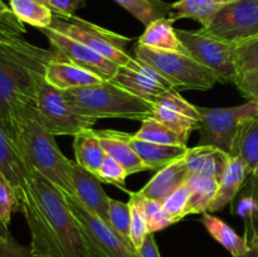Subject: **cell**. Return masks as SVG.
Listing matches in <instances>:
<instances>
[{
	"label": "cell",
	"mask_w": 258,
	"mask_h": 257,
	"mask_svg": "<svg viewBox=\"0 0 258 257\" xmlns=\"http://www.w3.org/2000/svg\"><path fill=\"white\" fill-rule=\"evenodd\" d=\"M59 53L25 42L0 43V127L15 141L35 112V95L45 67Z\"/></svg>",
	"instance_id": "1"
},
{
	"label": "cell",
	"mask_w": 258,
	"mask_h": 257,
	"mask_svg": "<svg viewBox=\"0 0 258 257\" xmlns=\"http://www.w3.org/2000/svg\"><path fill=\"white\" fill-rule=\"evenodd\" d=\"M63 92L76 112L93 120L144 121L154 116L153 102L134 95L112 80Z\"/></svg>",
	"instance_id": "2"
},
{
	"label": "cell",
	"mask_w": 258,
	"mask_h": 257,
	"mask_svg": "<svg viewBox=\"0 0 258 257\" xmlns=\"http://www.w3.org/2000/svg\"><path fill=\"white\" fill-rule=\"evenodd\" d=\"M27 186L44 216L64 257H91L77 218L68 207L64 194L37 170H29Z\"/></svg>",
	"instance_id": "3"
},
{
	"label": "cell",
	"mask_w": 258,
	"mask_h": 257,
	"mask_svg": "<svg viewBox=\"0 0 258 257\" xmlns=\"http://www.w3.org/2000/svg\"><path fill=\"white\" fill-rule=\"evenodd\" d=\"M17 146L29 170H37L63 193L73 194L71 159L63 155L55 143L54 135L38 118L37 111L23 122Z\"/></svg>",
	"instance_id": "4"
},
{
	"label": "cell",
	"mask_w": 258,
	"mask_h": 257,
	"mask_svg": "<svg viewBox=\"0 0 258 257\" xmlns=\"http://www.w3.org/2000/svg\"><path fill=\"white\" fill-rule=\"evenodd\" d=\"M135 57L148 63L178 91H208L219 82L212 70L184 52H164L136 45Z\"/></svg>",
	"instance_id": "5"
},
{
	"label": "cell",
	"mask_w": 258,
	"mask_h": 257,
	"mask_svg": "<svg viewBox=\"0 0 258 257\" xmlns=\"http://www.w3.org/2000/svg\"><path fill=\"white\" fill-rule=\"evenodd\" d=\"M63 194L68 207L80 223L91 257H139L138 251L107 222L88 209L77 197L68 193Z\"/></svg>",
	"instance_id": "6"
},
{
	"label": "cell",
	"mask_w": 258,
	"mask_h": 257,
	"mask_svg": "<svg viewBox=\"0 0 258 257\" xmlns=\"http://www.w3.org/2000/svg\"><path fill=\"white\" fill-rule=\"evenodd\" d=\"M35 110L40 122L54 136H75L92 128L97 121L76 112L64 92L50 86L44 77L38 83Z\"/></svg>",
	"instance_id": "7"
},
{
	"label": "cell",
	"mask_w": 258,
	"mask_h": 257,
	"mask_svg": "<svg viewBox=\"0 0 258 257\" xmlns=\"http://www.w3.org/2000/svg\"><path fill=\"white\" fill-rule=\"evenodd\" d=\"M50 28L83 43L118 66L126 65L133 58L126 50L127 44L133 40L131 38L111 32L76 15L70 18L54 15Z\"/></svg>",
	"instance_id": "8"
},
{
	"label": "cell",
	"mask_w": 258,
	"mask_h": 257,
	"mask_svg": "<svg viewBox=\"0 0 258 257\" xmlns=\"http://www.w3.org/2000/svg\"><path fill=\"white\" fill-rule=\"evenodd\" d=\"M198 145L216 146L231 155L239 126L246 118L258 116V103L247 101L233 107H199Z\"/></svg>",
	"instance_id": "9"
},
{
	"label": "cell",
	"mask_w": 258,
	"mask_h": 257,
	"mask_svg": "<svg viewBox=\"0 0 258 257\" xmlns=\"http://www.w3.org/2000/svg\"><path fill=\"white\" fill-rule=\"evenodd\" d=\"M186 53L201 65L213 71L221 83H234L238 77L234 59L236 44L198 30L176 29Z\"/></svg>",
	"instance_id": "10"
},
{
	"label": "cell",
	"mask_w": 258,
	"mask_h": 257,
	"mask_svg": "<svg viewBox=\"0 0 258 257\" xmlns=\"http://www.w3.org/2000/svg\"><path fill=\"white\" fill-rule=\"evenodd\" d=\"M201 29L232 44L258 38V0H233Z\"/></svg>",
	"instance_id": "11"
},
{
	"label": "cell",
	"mask_w": 258,
	"mask_h": 257,
	"mask_svg": "<svg viewBox=\"0 0 258 257\" xmlns=\"http://www.w3.org/2000/svg\"><path fill=\"white\" fill-rule=\"evenodd\" d=\"M39 30L47 37L53 49L67 58L68 60L85 68V70L96 73L102 80H113L116 72H117L118 65L101 55L92 48L87 47L83 43L63 34L53 28H43Z\"/></svg>",
	"instance_id": "12"
},
{
	"label": "cell",
	"mask_w": 258,
	"mask_h": 257,
	"mask_svg": "<svg viewBox=\"0 0 258 257\" xmlns=\"http://www.w3.org/2000/svg\"><path fill=\"white\" fill-rule=\"evenodd\" d=\"M112 81L134 95L153 103H155L160 96L174 88L160 73L138 57H133L126 65L118 66Z\"/></svg>",
	"instance_id": "13"
},
{
	"label": "cell",
	"mask_w": 258,
	"mask_h": 257,
	"mask_svg": "<svg viewBox=\"0 0 258 257\" xmlns=\"http://www.w3.org/2000/svg\"><path fill=\"white\" fill-rule=\"evenodd\" d=\"M153 117L179 134L185 141L194 130H198L201 122L199 106L186 101L175 88L156 100Z\"/></svg>",
	"instance_id": "14"
},
{
	"label": "cell",
	"mask_w": 258,
	"mask_h": 257,
	"mask_svg": "<svg viewBox=\"0 0 258 257\" xmlns=\"http://www.w3.org/2000/svg\"><path fill=\"white\" fill-rule=\"evenodd\" d=\"M71 180L73 196L77 197L88 209L108 223V199L102 188V181L92 171L87 170L76 160H71Z\"/></svg>",
	"instance_id": "15"
},
{
	"label": "cell",
	"mask_w": 258,
	"mask_h": 257,
	"mask_svg": "<svg viewBox=\"0 0 258 257\" xmlns=\"http://www.w3.org/2000/svg\"><path fill=\"white\" fill-rule=\"evenodd\" d=\"M44 78L50 86L60 91L75 90L105 81L96 73L75 65L62 54L48 62Z\"/></svg>",
	"instance_id": "16"
},
{
	"label": "cell",
	"mask_w": 258,
	"mask_h": 257,
	"mask_svg": "<svg viewBox=\"0 0 258 257\" xmlns=\"http://www.w3.org/2000/svg\"><path fill=\"white\" fill-rule=\"evenodd\" d=\"M189 176L190 174L186 168L185 156H183L159 169L146 185L138 191L146 198L163 203L178 186L188 180Z\"/></svg>",
	"instance_id": "17"
},
{
	"label": "cell",
	"mask_w": 258,
	"mask_h": 257,
	"mask_svg": "<svg viewBox=\"0 0 258 257\" xmlns=\"http://www.w3.org/2000/svg\"><path fill=\"white\" fill-rule=\"evenodd\" d=\"M231 155L226 151L209 145L188 148L185 154L186 168L190 175H203L221 180Z\"/></svg>",
	"instance_id": "18"
},
{
	"label": "cell",
	"mask_w": 258,
	"mask_h": 257,
	"mask_svg": "<svg viewBox=\"0 0 258 257\" xmlns=\"http://www.w3.org/2000/svg\"><path fill=\"white\" fill-rule=\"evenodd\" d=\"M96 133L105 153L118 161L127 170L128 175L149 170L128 144L127 133L115 130H96Z\"/></svg>",
	"instance_id": "19"
},
{
	"label": "cell",
	"mask_w": 258,
	"mask_h": 257,
	"mask_svg": "<svg viewBox=\"0 0 258 257\" xmlns=\"http://www.w3.org/2000/svg\"><path fill=\"white\" fill-rule=\"evenodd\" d=\"M127 141L149 170H159L176 159L185 156L188 151L186 145H164V144L149 143V141L140 140L131 134H128Z\"/></svg>",
	"instance_id": "20"
},
{
	"label": "cell",
	"mask_w": 258,
	"mask_h": 257,
	"mask_svg": "<svg viewBox=\"0 0 258 257\" xmlns=\"http://www.w3.org/2000/svg\"><path fill=\"white\" fill-rule=\"evenodd\" d=\"M0 171L13 184L18 196L27 183L29 169L15 141L0 127Z\"/></svg>",
	"instance_id": "21"
},
{
	"label": "cell",
	"mask_w": 258,
	"mask_h": 257,
	"mask_svg": "<svg viewBox=\"0 0 258 257\" xmlns=\"http://www.w3.org/2000/svg\"><path fill=\"white\" fill-rule=\"evenodd\" d=\"M173 24L174 22L169 17L154 20L146 25L145 32L139 37L138 44L164 52L186 53Z\"/></svg>",
	"instance_id": "22"
},
{
	"label": "cell",
	"mask_w": 258,
	"mask_h": 257,
	"mask_svg": "<svg viewBox=\"0 0 258 257\" xmlns=\"http://www.w3.org/2000/svg\"><path fill=\"white\" fill-rule=\"evenodd\" d=\"M232 156L241 159L251 176L258 174V116L246 118L234 139Z\"/></svg>",
	"instance_id": "23"
},
{
	"label": "cell",
	"mask_w": 258,
	"mask_h": 257,
	"mask_svg": "<svg viewBox=\"0 0 258 257\" xmlns=\"http://www.w3.org/2000/svg\"><path fill=\"white\" fill-rule=\"evenodd\" d=\"M248 175L249 174L243 161L236 156L231 155L223 176L219 180L218 193H217L216 199L209 208V213L222 211L224 207L234 202Z\"/></svg>",
	"instance_id": "24"
},
{
	"label": "cell",
	"mask_w": 258,
	"mask_h": 257,
	"mask_svg": "<svg viewBox=\"0 0 258 257\" xmlns=\"http://www.w3.org/2000/svg\"><path fill=\"white\" fill-rule=\"evenodd\" d=\"M233 0H178L171 4L173 12L169 18L173 22L178 19H193L207 28L216 15Z\"/></svg>",
	"instance_id": "25"
},
{
	"label": "cell",
	"mask_w": 258,
	"mask_h": 257,
	"mask_svg": "<svg viewBox=\"0 0 258 257\" xmlns=\"http://www.w3.org/2000/svg\"><path fill=\"white\" fill-rule=\"evenodd\" d=\"M201 222L206 227L207 232L221 246H223L232 254V257L243 256L249 249V238L247 233L246 236H239L228 223L218 217L206 212L202 214Z\"/></svg>",
	"instance_id": "26"
},
{
	"label": "cell",
	"mask_w": 258,
	"mask_h": 257,
	"mask_svg": "<svg viewBox=\"0 0 258 257\" xmlns=\"http://www.w3.org/2000/svg\"><path fill=\"white\" fill-rule=\"evenodd\" d=\"M73 151L75 160L81 166L97 174L98 169L105 160L106 153L101 145L96 130L90 128L73 136Z\"/></svg>",
	"instance_id": "27"
},
{
	"label": "cell",
	"mask_w": 258,
	"mask_h": 257,
	"mask_svg": "<svg viewBox=\"0 0 258 257\" xmlns=\"http://www.w3.org/2000/svg\"><path fill=\"white\" fill-rule=\"evenodd\" d=\"M191 186L188 214H203L209 212L219 189V181L203 175H190L188 178Z\"/></svg>",
	"instance_id": "28"
},
{
	"label": "cell",
	"mask_w": 258,
	"mask_h": 257,
	"mask_svg": "<svg viewBox=\"0 0 258 257\" xmlns=\"http://www.w3.org/2000/svg\"><path fill=\"white\" fill-rule=\"evenodd\" d=\"M9 7L20 22L38 29L49 28L54 17L48 5L37 0H9Z\"/></svg>",
	"instance_id": "29"
},
{
	"label": "cell",
	"mask_w": 258,
	"mask_h": 257,
	"mask_svg": "<svg viewBox=\"0 0 258 257\" xmlns=\"http://www.w3.org/2000/svg\"><path fill=\"white\" fill-rule=\"evenodd\" d=\"M113 2L127 10L145 27L154 20L168 18L173 12L171 4L164 0H113Z\"/></svg>",
	"instance_id": "30"
},
{
	"label": "cell",
	"mask_w": 258,
	"mask_h": 257,
	"mask_svg": "<svg viewBox=\"0 0 258 257\" xmlns=\"http://www.w3.org/2000/svg\"><path fill=\"white\" fill-rule=\"evenodd\" d=\"M134 135L138 139L149 143L164 144V145H186V141L179 134L166 127L154 117L141 121V126Z\"/></svg>",
	"instance_id": "31"
},
{
	"label": "cell",
	"mask_w": 258,
	"mask_h": 257,
	"mask_svg": "<svg viewBox=\"0 0 258 257\" xmlns=\"http://www.w3.org/2000/svg\"><path fill=\"white\" fill-rule=\"evenodd\" d=\"M128 204H130L131 221H130V242L134 248L139 251L143 246L144 241L148 237L149 232L148 221H146L145 212L141 206V199L139 191H127Z\"/></svg>",
	"instance_id": "32"
},
{
	"label": "cell",
	"mask_w": 258,
	"mask_h": 257,
	"mask_svg": "<svg viewBox=\"0 0 258 257\" xmlns=\"http://www.w3.org/2000/svg\"><path fill=\"white\" fill-rule=\"evenodd\" d=\"M130 204L123 203L117 199H108V224L127 242H130ZM133 246V244H131Z\"/></svg>",
	"instance_id": "33"
},
{
	"label": "cell",
	"mask_w": 258,
	"mask_h": 257,
	"mask_svg": "<svg viewBox=\"0 0 258 257\" xmlns=\"http://www.w3.org/2000/svg\"><path fill=\"white\" fill-rule=\"evenodd\" d=\"M191 186L189 181H184L180 186L175 189L165 201L163 202L164 208L175 223L185 218L188 214L189 201L191 197Z\"/></svg>",
	"instance_id": "34"
},
{
	"label": "cell",
	"mask_w": 258,
	"mask_h": 257,
	"mask_svg": "<svg viewBox=\"0 0 258 257\" xmlns=\"http://www.w3.org/2000/svg\"><path fill=\"white\" fill-rule=\"evenodd\" d=\"M140 194V193H139ZM141 206H143L144 212H145L146 221H148L149 232L150 233H155V232L163 231L166 227L171 226L175 222L173 221L168 212L164 208V204L161 202L154 201V199H149L146 197L141 196Z\"/></svg>",
	"instance_id": "35"
},
{
	"label": "cell",
	"mask_w": 258,
	"mask_h": 257,
	"mask_svg": "<svg viewBox=\"0 0 258 257\" xmlns=\"http://www.w3.org/2000/svg\"><path fill=\"white\" fill-rule=\"evenodd\" d=\"M234 59L238 76L258 70V38L236 44Z\"/></svg>",
	"instance_id": "36"
},
{
	"label": "cell",
	"mask_w": 258,
	"mask_h": 257,
	"mask_svg": "<svg viewBox=\"0 0 258 257\" xmlns=\"http://www.w3.org/2000/svg\"><path fill=\"white\" fill-rule=\"evenodd\" d=\"M18 209H20V201L17 190L0 171V219L9 226L13 212Z\"/></svg>",
	"instance_id": "37"
},
{
	"label": "cell",
	"mask_w": 258,
	"mask_h": 257,
	"mask_svg": "<svg viewBox=\"0 0 258 257\" xmlns=\"http://www.w3.org/2000/svg\"><path fill=\"white\" fill-rule=\"evenodd\" d=\"M96 175L100 178L102 183L113 184V185L118 186L126 193L128 191L125 189V180L128 175L127 170L118 161H116L115 159L111 158L107 154H106L105 160H103L102 165L100 166Z\"/></svg>",
	"instance_id": "38"
},
{
	"label": "cell",
	"mask_w": 258,
	"mask_h": 257,
	"mask_svg": "<svg viewBox=\"0 0 258 257\" xmlns=\"http://www.w3.org/2000/svg\"><path fill=\"white\" fill-rule=\"evenodd\" d=\"M242 96L258 103V70L238 76L234 81Z\"/></svg>",
	"instance_id": "39"
},
{
	"label": "cell",
	"mask_w": 258,
	"mask_h": 257,
	"mask_svg": "<svg viewBox=\"0 0 258 257\" xmlns=\"http://www.w3.org/2000/svg\"><path fill=\"white\" fill-rule=\"evenodd\" d=\"M236 213L246 222H251V226L254 224V219H258V199L252 193L241 196L237 201Z\"/></svg>",
	"instance_id": "40"
},
{
	"label": "cell",
	"mask_w": 258,
	"mask_h": 257,
	"mask_svg": "<svg viewBox=\"0 0 258 257\" xmlns=\"http://www.w3.org/2000/svg\"><path fill=\"white\" fill-rule=\"evenodd\" d=\"M0 257H33L30 247L18 243L12 236L0 237Z\"/></svg>",
	"instance_id": "41"
},
{
	"label": "cell",
	"mask_w": 258,
	"mask_h": 257,
	"mask_svg": "<svg viewBox=\"0 0 258 257\" xmlns=\"http://www.w3.org/2000/svg\"><path fill=\"white\" fill-rule=\"evenodd\" d=\"M25 28L22 22H9L0 18V43H12L23 39Z\"/></svg>",
	"instance_id": "42"
},
{
	"label": "cell",
	"mask_w": 258,
	"mask_h": 257,
	"mask_svg": "<svg viewBox=\"0 0 258 257\" xmlns=\"http://www.w3.org/2000/svg\"><path fill=\"white\" fill-rule=\"evenodd\" d=\"M47 5L54 15L70 18L75 15L76 10L85 5V0H47Z\"/></svg>",
	"instance_id": "43"
},
{
	"label": "cell",
	"mask_w": 258,
	"mask_h": 257,
	"mask_svg": "<svg viewBox=\"0 0 258 257\" xmlns=\"http://www.w3.org/2000/svg\"><path fill=\"white\" fill-rule=\"evenodd\" d=\"M138 253L139 257H161L159 247L156 244L155 237H154V233L148 234V237L144 241L143 246L139 248Z\"/></svg>",
	"instance_id": "44"
},
{
	"label": "cell",
	"mask_w": 258,
	"mask_h": 257,
	"mask_svg": "<svg viewBox=\"0 0 258 257\" xmlns=\"http://www.w3.org/2000/svg\"><path fill=\"white\" fill-rule=\"evenodd\" d=\"M239 257H258V237L256 234V231H254V224L252 226V236L249 238V249L243 256Z\"/></svg>",
	"instance_id": "45"
},
{
	"label": "cell",
	"mask_w": 258,
	"mask_h": 257,
	"mask_svg": "<svg viewBox=\"0 0 258 257\" xmlns=\"http://www.w3.org/2000/svg\"><path fill=\"white\" fill-rule=\"evenodd\" d=\"M9 236H12L9 232V226H7V224L0 219V237H9Z\"/></svg>",
	"instance_id": "46"
},
{
	"label": "cell",
	"mask_w": 258,
	"mask_h": 257,
	"mask_svg": "<svg viewBox=\"0 0 258 257\" xmlns=\"http://www.w3.org/2000/svg\"><path fill=\"white\" fill-rule=\"evenodd\" d=\"M251 193L258 199V174L256 176H252V188Z\"/></svg>",
	"instance_id": "47"
},
{
	"label": "cell",
	"mask_w": 258,
	"mask_h": 257,
	"mask_svg": "<svg viewBox=\"0 0 258 257\" xmlns=\"http://www.w3.org/2000/svg\"><path fill=\"white\" fill-rule=\"evenodd\" d=\"M254 231H256V234L258 237V219H257V224H254Z\"/></svg>",
	"instance_id": "48"
},
{
	"label": "cell",
	"mask_w": 258,
	"mask_h": 257,
	"mask_svg": "<svg viewBox=\"0 0 258 257\" xmlns=\"http://www.w3.org/2000/svg\"><path fill=\"white\" fill-rule=\"evenodd\" d=\"M37 2H40V3H43V4L47 5V0H37Z\"/></svg>",
	"instance_id": "49"
}]
</instances>
